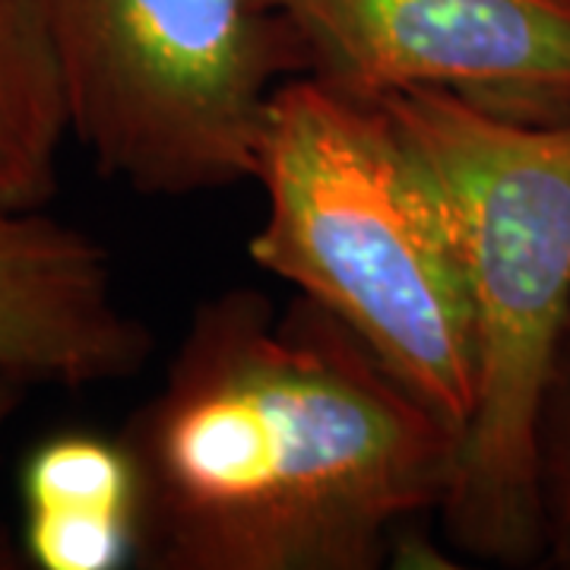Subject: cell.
I'll return each mask as SVG.
<instances>
[{"mask_svg": "<svg viewBox=\"0 0 570 570\" xmlns=\"http://www.w3.org/2000/svg\"><path fill=\"white\" fill-rule=\"evenodd\" d=\"M142 570H381L448 498L460 431L324 307L232 285L118 431Z\"/></svg>", "mask_w": 570, "mask_h": 570, "instance_id": "obj_1", "label": "cell"}, {"mask_svg": "<svg viewBox=\"0 0 570 570\" xmlns=\"http://www.w3.org/2000/svg\"><path fill=\"white\" fill-rule=\"evenodd\" d=\"M381 105L441 190L466 283L475 403L438 510L466 558L542 554L539 422L570 326V121L523 124L444 92Z\"/></svg>", "mask_w": 570, "mask_h": 570, "instance_id": "obj_2", "label": "cell"}, {"mask_svg": "<svg viewBox=\"0 0 570 570\" xmlns=\"http://www.w3.org/2000/svg\"><path fill=\"white\" fill-rule=\"evenodd\" d=\"M250 261L348 326L460 431L475 403L466 283L441 190L381 102L279 82L257 140Z\"/></svg>", "mask_w": 570, "mask_h": 570, "instance_id": "obj_3", "label": "cell"}, {"mask_svg": "<svg viewBox=\"0 0 570 570\" xmlns=\"http://www.w3.org/2000/svg\"><path fill=\"white\" fill-rule=\"evenodd\" d=\"M70 127L105 178L197 197L254 178L279 82L311 73L264 0H36Z\"/></svg>", "mask_w": 570, "mask_h": 570, "instance_id": "obj_4", "label": "cell"}, {"mask_svg": "<svg viewBox=\"0 0 570 570\" xmlns=\"http://www.w3.org/2000/svg\"><path fill=\"white\" fill-rule=\"evenodd\" d=\"M264 3L348 96L444 92L510 121H570V0Z\"/></svg>", "mask_w": 570, "mask_h": 570, "instance_id": "obj_5", "label": "cell"}, {"mask_svg": "<svg viewBox=\"0 0 570 570\" xmlns=\"http://www.w3.org/2000/svg\"><path fill=\"white\" fill-rule=\"evenodd\" d=\"M153 346L99 238L48 209H0V374L22 387H105L137 377Z\"/></svg>", "mask_w": 570, "mask_h": 570, "instance_id": "obj_6", "label": "cell"}, {"mask_svg": "<svg viewBox=\"0 0 570 570\" xmlns=\"http://www.w3.org/2000/svg\"><path fill=\"white\" fill-rule=\"evenodd\" d=\"M26 564L121 570L137 564L140 491L121 434L67 428L29 450L20 472Z\"/></svg>", "mask_w": 570, "mask_h": 570, "instance_id": "obj_7", "label": "cell"}, {"mask_svg": "<svg viewBox=\"0 0 570 570\" xmlns=\"http://www.w3.org/2000/svg\"><path fill=\"white\" fill-rule=\"evenodd\" d=\"M70 105L36 0H0V209L41 213L61 187Z\"/></svg>", "mask_w": 570, "mask_h": 570, "instance_id": "obj_8", "label": "cell"}, {"mask_svg": "<svg viewBox=\"0 0 570 570\" xmlns=\"http://www.w3.org/2000/svg\"><path fill=\"white\" fill-rule=\"evenodd\" d=\"M539 530L542 554L570 568V326L539 422Z\"/></svg>", "mask_w": 570, "mask_h": 570, "instance_id": "obj_9", "label": "cell"}, {"mask_svg": "<svg viewBox=\"0 0 570 570\" xmlns=\"http://www.w3.org/2000/svg\"><path fill=\"white\" fill-rule=\"evenodd\" d=\"M26 390L20 381L0 374V450H3V438L13 425V419L20 415L22 400H26ZM29 568L26 564V554H22L20 546V532L13 535V530L7 527V520L0 517V570H22Z\"/></svg>", "mask_w": 570, "mask_h": 570, "instance_id": "obj_10", "label": "cell"}]
</instances>
